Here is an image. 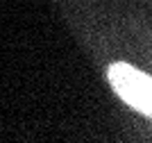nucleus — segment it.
<instances>
[{
    "label": "nucleus",
    "mask_w": 152,
    "mask_h": 143,
    "mask_svg": "<svg viewBox=\"0 0 152 143\" xmlns=\"http://www.w3.org/2000/svg\"><path fill=\"white\" fill-rule=\"evenodd\" d=\"M109 84L129 107L150 116L152 82L145 73H141V70L127 66V64H114V66H109Z\"/></svg>",
    "instance_id": "f257e3e1"
}]
</instances>
